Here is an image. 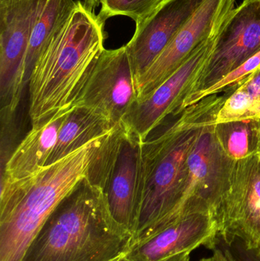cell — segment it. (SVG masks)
Instances as JSON below:
<instances>
[{"mask_svg": "<svg viewBox=\"0 0 260 261\" xmlns=\"http://www.w3.org/2000/svg\"><path fill=\"white\" fill-rule=\"evenodd\" d=\"M236 0H205L137 82L143 100L169 78L203 41L221 32Z\"/></svg>", "mask_w": 260, "mask_h": 261, "instance_id": "obj_5", "label": "cell"}, {"mask_svg": "<svg viewBox=\"0 0 260 261\" xmlns=\"http://www.w3.org/2000/svg\"><path fill=\"white\" fill-rule=\"evenodd\" d=\"M218 35L203 41L163 84L134 104L122 122L129 133L143 141L174 110L189 81L204 71Z\"/></svg>", "mask_w": 260, "mask_h": 261, "instance_id": "obj_8", "label": "cell"}, {"mask_svg": "<svg viewBox=\"0 0 260 261\" xmlns=\"http://www.w3.org/2000/svg\"><path fill=\"white\" fill-rule=\"evenodd\" d=\"M105 23L77 1L70 19L37 61L29 79L32 125L79 106L106 38Z\"/></svg>", "mask_w": 260, "mask_h": 261, "instance_id": "obj_2", "label": "cell"}, {"mask_svg": "<svg viewBox=\"0 0 260 261\" xmlns=\"http://www.w3.org/2000/svg\"><path fill=\"white\" fill-rule=\"evenodd\" d=\"M132 234L114 221L102 189L84 179L50 215L22 261H119Z\"/></svg>", "mask_w": 260, "mask_h": 261, "instance_id": "obj_1", "label": "cell"}, {"mask_svg": "<svg viewBox=\"0 0 260 261\" xmlns=\"http://www.w3.org/2000/svg\"><path fill=\"white\" fill-rule=\"evenodd\" d=\"M103 116L85 107L73 109L58 134L46 166L50 165L85 144L106 135L114 128Z\"/></svg>", "mask_w": 260, "mask_h": 261, "instance_id": "obj_14", "label": "cell"}, {"mask_svg": "<svg viewBox=\"0 0 260 261\" xmlns=\"http://www.w3.org/2000/svg\"><path fill=\"white\" fill-rule=\"evenodd\" d=\"M83 6L89 12L95 13L96 8L100 5V0H83Z\"/></svg>", "mask_w": 260, "mask_h": 261, "instance_id": "obj_23", "label": "cell"}, {"mask_svg": "<svg viewBox=\"0 0 260 261\" xmlns=\"http://www.w3.org/2000/svg\"><path fill=\"white\" fill-rule=\"evenodd\" d=\"M47 0H20L0 19L1 117H15L21 101L24 63L32 31Z\"/></svg>", "mask_w": 260, "mask_h": 261, "instance_id": "obj_6", "label": "cell"}, {"mask_svg": "<svg viewBox=\"0 0 260 261\" xmlns=\"http://www.w3.org/2000/svg\"><path fill=\"white\" fill-rule=\"evenodd\" d=\"M20 0H0V19L8 16Z\"/></svg>", "mask_w": 260, "mask_h": 261, "instance_id": "obj_21", "label": "cell"}, {"mask_svg": "<svg viewBox=\"0 0 260 261\" xmlns=\"http://www.w3.org/2000/svg\"><path fill=\"white\" fill-rule=\"evenodd\" d=\"M71 111L32 125L30 132L2 166L1 178L16 182L31 177L46 166L60 129Z\"/></svg>", "mask_w": 260, "mask_h": 261, "instance_id": "obj_13", "label": "cell"}, {"mask_svg": "<svg viewBox=\"0 0 260 261\" xmlns=\"http://www.w3.org/2000/svg\"><path fill=\"white\" fill-rule=\"evenodd\" d=\"M141 140L126 134L110 149L102 167L105 171L102 190L106 196L111 216L132 234L137 214V185Z\"/></svg>", "mask_w": 260, "mask_h": 261, "instance_id": "obj_9", "label": "cell"}, {"mask_svg": "<svg viewBox=\"0 0 260 261\" xmlns=\"http://www.w3.org/2000/svg\"><path fill=\"white\" fill-rule=\"evenodd\" d=\"M227 150L234 159L245 158L249 152V130L245 125H239L230 133L227 141Z\"/></svg>", "mask_w": 260, "mask_h": 261, "instance_id": "obj_20", "label": "cell"}, {"mask_svg": "<svg viewBox=\"0 0 260 261\" xmlns=\"http://www.w3.org/2000/svg\"><path fill=\"white\" fill-rule=\"evenodd\" d=\"M137 98V80L126 46L104 49L84 89L79 107L93 110L117 126Z\"/></svg>", "mask_w": 260, "mask_h": 261, "instance_id": "obj_7", "label": "cell"}, {"mask_svg": "<svg viewBox=\"0 0 260 261\" xmlns=\"http://www.w3.org/2000/svg\"><path fill=\"white\" fill-rule=\"evenodd\" d=\"M206 247L219 250L228 261H260V249L250 248L238 238L216 234Z\"/></svg>", "mask_w": 260, "mask_h": 261, "instance_id": "obj_19", "label": "cell"}, {"mask_svg": "<svg viewBox=\"0 0 260 261\" xmlns=\"http://www.w3.org/2000/svg\"><path fill=\"white\" fill-rule=\"evenodd\" d=\"M260 50V0H244L235 8L217 38L203 71L205 87L219 81Z\"/></svg>", "mask_w": 260, "mask_h": 261, "instance_id": "obj_10", "label": "cell"}, {"mask_svg": "<svg viewBox=\"0 0 260 261\" xmlns=\"http://www.w3.org/2000/svg\"><path fill=\"white\" fill-rule=\"evenodd\" d=\"M119 261H130V260H128V259H127L126 257H124V258H122V260H120Z\"/></svg>", "mask_w": 260, "mask_h": 261, "instance_id": "obj_25", "label": "cell"}, {"mask_svg": "<svg viewBox=\"0 0 260 261\" xmlns=\"http://www.w3.org/2000/svg\"><path fill=\"white\" fill-rule=\"evenodd\" d=\"M165 261H190V253H183Z\"/></svg>", "mask_w": 260, "mask_h": 261, "instance_id": "obj_24", "label": "cell"}, {"mask_svg": "<svg viewBox=\"0 0 260 261\" xmlns=\"http://www.w3.org/2000/svg\"><path fill=\"white\" fill-rule=\"evenodd\" d=\"M232 94L217 115V125L260 117V69Z\"/></svg>", "mask_w": 260, "mask_h": 261, "instance_id": "obj_16", "label": "cell"}, {"mask_svg": "<svg viewBox=\"0 0 260 261\" xmlns=\"http://www.w3.org/2000/svg\"><path fill=\"white\" fill-rule=\"evenodd\" d=\"M217 233L218 226L213 214L189 215L132 247L125 257L130 261H165L206 246Z\"/></svg>", "mask_w": 260, "mask_h": 261, "instance_id": "obj_12", "label": "cell"}, {"mask_svg": "<svg viewBox=\"0 0 260 261\" xmlns=\"http://www.w3.org/2000/svg\"><path fill=\"white\" fill-rule=\"evenodd\" d=\"M77 2L47 0L35 23L29 41L24 63V81L28 84L31 73L38 60L64 29L73 14Z\"/></svg>", "mask_w": 260, "mask_h": 261, "instance_id": "obj_15", "label": "cell"}, {"mask_svg": "<svg viewBox=\"0 0 260 261\" xmlns=\"http://www.w3.org/2000/svg\"><path fill=\"white\" fill-rule=\"evenodd\" d=\"M204 1L164 0L136 24L135 32L125 46L137 82Z\"/></svg>", "mask_w": 260, "mask_h": 261, "instance_id": "obj_11", "label": "cell"}, {"mask_svg": "<svg viewBox=\"0 0 260 261\" xmlns=\"http://www.w3.org/2000/svg\"><path fill=\"white\" fill-rule=\"evenodd\" d=\"M259 69L260 50L248 58L238 68L235 69L233 71L220 79L219 81H216L215 84L205 87V88H201V90H196L192 94L186 96V99L183 100L182 107H189L192 104L195 103L207 96L215 94V93L224 90L228 86L233 85V84H237L242 80L251 76Z\"/></svg>", "mask_w": 260, "mask_h": 261, "instance_id": "obj_18", "label": "cell"}, {"mask_svg": "<svg viewBox=\"0 0 260 261\" xmlns=\"http://www.w3.org/2000/svg\"><path fill=\"white\" fill-rule=\"evenodd\" d=\"M195 133L177 136L166 132L140 144L137 214L131 248L169 225L177 208Z\"/></svg>", "mask_w": 260, "mask_h": 261, "instance_id": "obj_4", "label": "cell"}, {"mask_svg": "<svg viewBox=\"0 0 260 261\" xmlns=\"http://www.w3.org/2000/svg\"><path fill=\"white\" fill-rule=\"evenodd\" d=\"M164 0H100L101 9L98 17L105 23L116 15H125L136 24L148 18Z\"/></svg>", "mask_w": 260, "mask_h": 261, "instance_id": "obj_17", "label": "cell"}, {"mask_svg": "<svg viewBox=\"0 0 260 261\" xmlns=\"http://www.w3.org/2000/svg\"><path fill=\"white\" fill-rule=\"evenodd\" d=\"M212 252H213V255L212 257H206V258H203L200 261H228L226 259V257L223 255L222 253L217 249V248H211Z\"/></svg>", "mask_w": 260, "mask_h": 261, "instance_id": "obj_22", "label": "cell"}, {"mask_svg": "<svg viewBox=\"0 0 260 261\" xmlns=\"http://www.w3.org/2000/svg\"><path fill=\"white\" fill-rule=\"evenodd\" d=\"M103 136L27 179L12 182L1 178L0 261H22L50 215L86 179L93 153Z\"/></svg>", "mask_w": 260, "mask_h": 261, "instance_id": "obj_3", "label": "cell"}]
</instances>
